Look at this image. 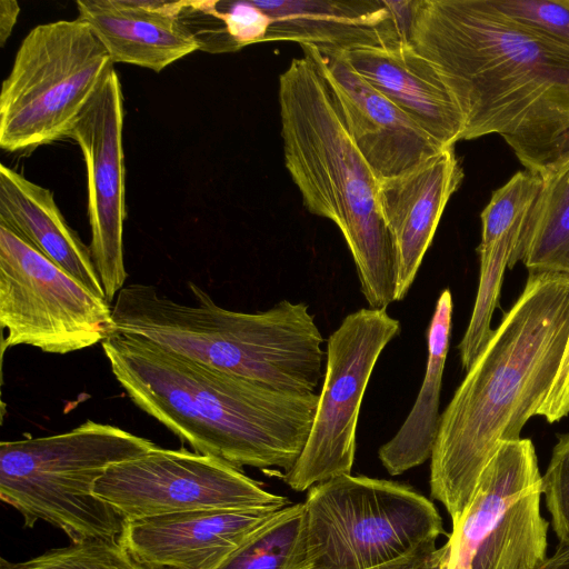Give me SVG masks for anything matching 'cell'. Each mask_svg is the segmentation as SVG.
I'll return each mask as SVG.
<instances>
[{
  "label": "cell",
  "mask_w": 569,
  "mask_h": 569,
  "mask_svg": "<svg viewBox=\"0 0 569 569\" xmlns=\"http://www.w3.org/2000/svg\"><path fill=\"white\" fill-rule=\"evenodd\" d=\"M408 39L453 96L461 140L499 134L540 176L569 158L568 46L487 0H412Z\"/></svg>",
  "instance_id": "1"
},
{
  "label": "cell",
  "mask_w": 569,
  "mask_h": 569,
  "mask_svg": "<svg viewBox=\"0 0 569 569\" xmlns=\"http://www.w3.org/2000/svg\"><path fill=\"white\" fill-rule=\"evenodd\" d=\"M569 340V274L529 273L525 288L441 413L430 493L452 525L501 441L538 416Z\"/></svg>",
  "instance_id": "2"
},
{
  "label": "cell",
  "mask_w": 569,
  "mask_h": 569,
  "mask_svg": "<svg viewBox=\"0 0 569 569\" xmlns=\"http://www.w3.org/2000/svg\"><path fill=\"white\" fill-rule=\"evenodd\" d=\"M101 345L131 401L194 452L283 473L301 455L316 392L274 389L134 335L116 332Z\"/></svg>",
  "instance_id": "3"
},
{
  "label": "cell",
  "mask_w": 569,
  "mask_h": 569,
  "mask_svg": "<svg viewBox=\"0 0 569 569\" xmlns=\"http://www.w3.org/2000/svg\"><path fill=\"white\" fill-rule=\"evenodd\" d=\"M279 107L284 164L305 207L339 228L369 308H387L396 301L397 253L380 208V179L309 57L292 59L280 74Z\"/></svg>",
  "instance_id": "4"
},
{
  "label": "cell",
  "mask_w": 569,
  "mask_h": 569,
  "mask_svg": "<svg viewBox=\"0 0 569 569\" xmlns=\"http://www.w3.org/2000/svg\"><path fill=\"white\" fill-rule=\"evenodd\" d=\"M149 439L87 420L53 436L0 443V498L27 528L44 521L71 542L118 539L123 520L92 493L109 467L152 450Z\"/></svg>",
  "instance_id": "5"
},
{
  "label": "cell",
  "mask_w": 569,
  "mask_h": 569,
  "mask_svg": "<svg viewBox=\"0 0 569 569\" xmlns=\"http://www.w3.org/2000/svg\"><path fill=\"white\" fill-rule=\"evenodd\" d=\"M308 569H370L436 546L435 505L412 487L342 475L308 490Z\"/></svg>",
  "instance_id": "6"
},
{
  "label": "cell",
  "mask_w": 569,
  "mask_h": 569,
  "mask_svg": "<svg viewBox=\"0 0 569 569\" xmlns=\"http://www.w3.org/2000/svg\"><path fill=\"white\" fill-rule=\"evenodd\" d=\"M92 30L78 18L38 24L23 38L0 93V146L28 153L68 138L114 70Z\"/></svg>",
  "instance_id": "7"
},
{
  "label": "cell",
  "mask_w": 569,
  "mask_h": 569,
  "mask_svg": "<svg viewBox=\"0 0 569 569\" xmlns=\"http://www.w3.org/2000/svg\"><path fill=\"white\" fill-rule=\"evenodd\" d=\"M532 441H501L440 548L438 569H540L550 525Z\"/></svg>",
  "instance_id": "8"
},
{
  "label": "cell",
  "mask_w": 569,
  "mask_h": 569,
  "mask_svg": "<svg viewBox=\"0 0 569 569\" xmlns=\"http://www.w3.org/2000/svg\"><path fill=\"white\" fill-rule=\"evenodd\" d=\"M1 351L31 346L66 355L117 332L110 302L0 226Z\"/></svg>",
  "instance_id": "9"
},
{
  "label": "cell",
  "mask_w": 569,
  "mask_h": 569,
  "mask_svg": "<svg viewBox=\"0 0 569 569\" xmlns=\"http://www.w3.org/2000/svg\"><path fill=\"white\" fill-rule=\"evenodd\" d=\"M400 330V321L387 308H362L346 316L330 333L309 437L293 467L281 475L292 490L306 491L351 473L365 391L381 352Z\"/></svg>",
  "instance_id": "10"
},
{
  "label": "cell",
  "mask_w": 569,
  "mask_h": 569,
  "mask_svg": "<svg viewBox=\"0 0 569 569\" xmlns=\"http://www.w3.org/2000/svg\"><path fill=\"white\" fill-rule=\"evenodd\" d=\"M92 493L123 521L208 509L290 505L221 459L184 448L156 447L114 463L96 481Z\"/></svg>",
  "instance_id": "11"
},
{
  "label": "cell",
  "mask_w": 569,
  "mask_h": 569,
  "mask_svg": "<svg viewBox=\"0 0 569 569\" xmlns=\"http://www.w3.org/2000/svg\"><path fill=\"white\" fill-rule=\"evenodd\" d=\"M123 120V94L113 70L68 136L77 142L84 159L91 228L89 247L109 302L128 278L123 258L127 217Z\"/></svg>",
  "instance_id": "12"
},
{
  "label": "cell",
  "mask_w": 569,
  "mask_h": 569,
  "mask_svg": "<svg viewBox=\"0 0 569 569\" xmlns=\"http://www.w3.org/2000/svg\"><path fill=\"white\" fill-rule=\"evenodd\" d=\"M300 47L318 67L350 137L380 180L403 174L445 149L357 73L342 51Z\"/></svg>",
  "instance_id": "13"
},
{
  "label": "cell",
  "mask_w": 569,
  "mask_h": 569,
  "mask_svg": "<svg viewBox=\"0 0 569 569\" xmlns=\"http://www.w3.org/2000/svg\"><path fill=\"white\" fill-rule=\"evenodd\" d=\"M280 509H208L124 520L118 540L151 569H216Z\"/></svg>",
  "instance_id": "14"
},
{
  "label": "cell",
  "mask_w": 569,
  "mask_h": 569,
  "mask_svg": "<svg viewBox=\"0 0 569 569\" xmlns=\"http://www.w3.org/2000/svg\"><path fill=\"white\" fill-rule=\"evenodd\" d=\"M462 179L455 148L448 147L403 174L380 180V208L397 253L396 301L406 298Z\"/></svg>",
  "instance_id": "15"
},
{
  "label": "cell",
  "mask_w": 569,
  "mask_h": 569,
  "mask_svg": "<svg viewBox=\"0 0 569 569\" xmlns=\"http://www.w3.org/2000/svg\"><path fill=\"white\" fill-rule=\"evenodd\" d=\"M270 19L264 41H295L346 51L409 40V23L393 1H253Z\"/></svg>",
  "instance_id": "16"
},
{
  "label": "cell",
  "mask_w": 569,
  "mask_h": 569,
  "mask_svg": "<svg viewBox=\"0 0 569 569\" xmlns=\"http://www.w3.org/2000/svg\"><path fill=\"white\" fill-rule=\"evenodd\" d=\"M78 19L102 43L113 63L160 72L200 50L182 18L184 1L79 0Z\"/></svg>",
  "instance_id": "17"
},
{
  "label": "cell",
  "mask_w": 569,
  "mask_h": 569,
  "mask_svg": "<svg viewBox=\"0 0 569 569\" xmlns=\"http://www.w3.org/2000/svg\"><path fill=\"white\" fill-rule=\"evenodd\" d=\"M373 88L413 119L445 148L461 140V111L432 63L409 40L342 51Z\"/></svg>",
  "instance_id": "18"
},
{
  "label": "cell",
  "mask_w": 569,
  "mask_h": 569,
  "mask_svg": "<svg viewBox=\"0 0 569 569\" xmlns=\"http://www.w3.org/2000/svg\"><path fill=\"white\" fill-rule=\"evenodd\" d=\"M0 226L107 299L90 247L68 224L52 191L6 164L0 166Z\"/></svg>",
  "instance_id": "19"
},
{
  "label": "cell",
  "mask_w": 569,
  "mask_h": 569,
  "mask_svg": "<svg viewBox=\"0 0 569 569\" xmlns=\"http://www.w3.org/2000/svg\"><path fill=\"white\" fill-rule=\"evenodd\" d=\"M452 295L445 289L427 329V365L417 399L396 435L378 450L391 476H399L430 459L440 417L439 400L452 322Z\"/></svg>",
  "instance_id": "20"
},
{
  "label": "cell",
  "mask_w": 569,
  "mask_h": 569,
  "mask_svg": "<svg viewBox=\"0 0 569 569\" xmlns=\"http://www.w3.org/2000/svg\"><path fill=\"white\" fill-rule=\"evenodd\" d=\"M540 177L508 268L521 261L529 273L569 274V158Z\"/></svg>",
  "instance_id": "21"
},
{
  "label": "cell",
  "mask_w": 569,
  "mask_h": 569,
  "mask_svg": "<svg viewBox=\"0 0 569 569\" xmlns=\"http://www.w3.org/2000/svg\"><path fill=\"white\" fill-rule=\"evenodd\" d=\"M216 569H308L303 502L278 510Z\"/></svg>",
  "instance_id": "22"
},
{
  "label": "cell",
  "mask_w": 569,
  "mask_h": 569,
  "mask_svg": "<svg viewBox=\"0 0 569 569\" xmlns=\"http://www.w3.org/2000/svg\"><path fill=\"white\" fill-rule=\"evenodd\" d=\"M0 569H151L137 560L118 539L94 538L54 548L23 560L1 558Z\"/></svg>",
  "instance_id": "23"
},
{
  "label": "cell",
  "mask_w": 569,
  "mask_h": 569,
  "mask_svg": "<svg viewBox=\"0 0 569 569\" xmlns=\"http://www.w3.org/2000/svg\"><path fill=\"white\" fill-rule=\"evenodd\" d=\"M541 184L540 174L522 170L493 191L480 214L482 223L480 243H488L521 224L538 197Z\"/></svg>",
  "instance_id": "24"
},
{
  "label": "cell",
  "mask_w": 569,
  "mask_h": 569,
  "mask_svg": "<svg viewBox=\"0 0 569 569\" xmlns=\"http://www.w3.org/2000/svg\"><path fill=\"white\" fill-rule=\"evenodd\" d=\"M506 18L569 47V0H487Z\"/></svg>",
  "instance_id": "25"
},
{
  "label": "cell",
  "mask_w": 569,
  "mask_h": 569,
  "mask_svg": "<svg viewBox=\"0 0 569 569\" xmlns=\"http://www.w3.org/2000/svg\"><path fill=\"white\" fill-rule=\"evenodd\" d=\"M541 481L552 530L559 543L569 545V433L558 438Z\"/></svg>",
  "instance_id": "26"
},
{
  "label": "cell",
  "mask_w": 569,
  "mask_h": 569,
  "mask_svg": "<svg viewBox=\"0 0 569 569\" xmlns=\"http://www.w3.org/2000/svg\"><path fill=\"white\" fill-rule=\"evenodd\" d=\"M216 10L236 51L264 42L270 19L253 1H216Z\"/></svg>",
  "instance_id": "27"
},
{
  "label": "cell",
  "mask_w": 569,
  "mask_h": 569,
  "mask_svg": "<svg viewBox=\"0 0 569 569\" xmlns=\"http://www.w3.org/2000/svg\"><path fill=\"white\" fill-rule=\"evenodd\" d=\"M569 415V340L555 381L539 411L549 423Z\"/></svg>",
  "instance_id": "28"
},
{
  "label": "cell",
  "mask_w": 569,
  "mask_h": 569,
  "mask_svg": "<svg viewBox=\"0 0 569 569\" xmlns=\"http://www.w3.org/2000/svg\"><path fill=\"white\" fill-rule=\"evenodd\" d=\"M440 555V548L430 546L370 569H438Z\"/></svg>",
  "instance_id": "29"
},
{
  "label": "cell",
  "mask_w": 569,
  "mask_h": 569,
  "mask_svg": "<svg viewBox=\"0 0 569 569\" xmlns=\"http://www.w3.org/2000/svg\"><path fill=\"white\" fill-rule=\"evenodd\" d=\"M20 13L19 3L14 0L0 1V46L3 47L11 36Z\"/></svg>",
  "instance_id": "30"
},
{
  "label": "cell",
  "mask_w": 569,
  "mask_h": 569,
  "mask_svg": "<svg viewBox=\"0 0 569 569\" xmlns=\"http://www.w3.org/2000/svg\"><path fill=\"white\" fill-rule=\"evenodd\" d=\"M540 569H569V545L558 543Z\"/></svg>",
  "instance_id": "31"
}]
</instances>
